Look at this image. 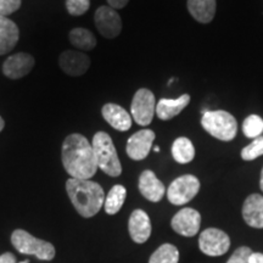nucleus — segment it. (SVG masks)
I'll list each match as a JSON object with an SVG mask.
<instances>
[{
    "label": "nucleus",
    "instance_id": "obj_1",
    "mask_svg": "<svg viewBox=\"0 0 263 263\" xmlns=\"http://www.w3.org/2000/svg\"><path fill=\"white\" fill-rule=\"evenodd\" d=\"M62 164L71 178L90 179L94 177L98 163L91 143L82 134H70L62 144Z\"/></svg>",
    "mask_w": 263,
    "mask_h": 263
},
{
    "label": "nucleus",
    "instance_id": "obj_2",
    "mask_svg": "<svg viewBox=\"0 0 263 263\" xmlns=\"http://www.w3.org/2000/svg\"><path fill=\"white\" fill-rule=\"evenodd\" d=\"M66 192L74 209L84 218L95 216L104 206V189L90 179L70 178L66 182Z\"/></svg>",
    "mask_w": 263,
    "mask_h": 263
},
{
    "label": "nucleus",
    "instance_id": "obj_3",
    "mask_svg": "<svg viewBox=\"0 0 263 263\" xmlns=\"http://www.w3.org/2000/svg\"><path fill=\"white\" fill-rule=\"evenodd\" d=\"M98 168L110 177H118L122 173L120 159L111 137L105 132H98L91 141Z\"/></svg>",
    "mask_w": 263,
    "mask_h": 263
},
{
    "label": "nucleus",
    "instance_id": "obj_4",
    "mask_svg": "<svg viewBox=\"0 0 263 263\" xmlns=\"http://www.w3.org/2000/svg\"><path fill=\"white\" fill-rule=\"evenodd\" d=\"M201 124L207 133L222 141L233 140L238 132L235 117L223 110L206 111L202 115Z\"/></svg>",
    "mask_w": 263,
    "mask_h": 263
},
{
    "label": "nucleus",
    "instance_id": "obj_5",
    "mask_svg": "<svg viewBox=\"0 0 263 263\" xmlns=\"http://www.w3.org/2000/svg\"><path fill=\"white\" fill-rule=\"evenodd\" d=\"M11 242L18 252L33 255L42 261H51L55 257V248L50 242L34 238L26 230L16 229L11 235Z\"/></svg>",
    "mask_w": 263,
    "mask_h": 263
},
{
    "label": "nucleus",
    "instance_id": "obj_6",
    "mask_svg": "<svg viewBox=\"0 0 263 263\" xmlns=\"http://www.w3.org/2000/svg\"><path fill=\"white\" fill-rule=\"evenodd\" d=\"M199 190V179L193 174H184L171 183L167 190V199L172 205H185L197 195Z\"/></svg>",
    "mask_w": 263,
    "mask_h": 263
},
{
    "label": "nucleus",
    "instance_id": "obj_7",
    "mask_svg": "<svg viewBox=\"0 0 263 263\" xmlns=\"http://www.w3.org/2000/svg\"><path fill=\"white\" fill-rule=\"evenodd\" d=\"M156 110L155 95L153 91L141 88L134 94L130 105V114L133 120L140 126H149Z\"/></svg>",
    "mask_w": 263,
    "mask_h": 263
},
{
    "label": "nucleus",
    "instance_id": "obj_8",
    "mask_svg": "<svg viewBox=\"0 0 263 263\" xmlns=\"http://www.w3.org/2000/svg\"><path fill=\"white\" fill-rule=\"evenodd\" d=\"M199 246L202 254L207 256H222L230 248V239L221 229L209 228L200 234Z\"/></svg>",
    "mask_w": 263,
    "mask_h": 263
},
{
    "label": "nucleus",
    "instance_id": "obj_9",
    "mask_svg": "<svg viewBox=\"0 0 263 263\" xmlns=\"http://www.w3.org/2000/svg\"><path fill=\"white\" fill-rule=\"evenodd\" d=\"M94 21L100 34L107 39L118 37L122 31V20L116 10L110 6H100L95 11Z\"/></svg>",
    "mask_w": 263,
    "mask_h": 263
},
{
    "label": "nucleus",
    "instance_id": "obj_10",
    "mask_svg": "<svg viewBox=\"0 0 263 263\" xmlns=\"http://www.w3.org/2000/svg\"><path fill=\"white\" fill-rule=\"evenodd\" d=\"M173 230L183 236H194L197 234L201 226V215L196 210L185 207L177 212L171 222Z\"/></svg>",
    "mask_w": 263,
    "mask_h": 263
},
{
    "label": "nucleus",
    "instance_id": "obj_11",
    "mask_svg": "<svg viewBox=\"0 0 263 263\" xmlns=\"http://www.w3.org/2000/svg\"><path fill=\"white\" fill-rule=\"evenodd\" d=\"M155 137V133L151 129H143L137 132L127 141V155L134 161H141L146 159L151 147H153Z\"/></svg>",
    "mask_w": 263,
    "mask_h": 263
},
{
    "label": "nucleus",
    "instance_id": "obj_12",
    "mask_svg": "<svg viewBox=\"0 0 263 263\" xmlns=\"http://www.w3.org/2000/svg\"><path fill=\"white\" fill-rule=\"evenodd\" d=\"M59 65L61 70L66 74L72 76V77H78V76L84 74L90 67V59L88 55L81 51L67 50L64 51L59 58Z\"/></svg>",
    "mask_w": 263,
    "mask_h": 263
},
{
    "label": "nucleus",
    "instance_id": "obj_13",
    "mask_svg": "<svg viewBox=\"0 0 263 263\" xmlns=\"http://www.w3.org/2000/svg\"><path fill=\"white\" fill-rule=\"evenodd\" d=\"M34 66V59L26 52H17L6 59L3 65V73L11 80H20L27 76Z\"/></svg>",
    "mask_w": 263,
    "mask_h": 263
},
{
    "label": "nucleus",
    "instance_id": "obj_14",
    "mask_svg": "<svg viewBox=\"0 0 263 263\" xmlns=\"http://www.w3.org/2000/svg\"><path fill=\"white\" fill-rule=\"evenodd\" d=\"M139 186L140 194L145 197L146 200H149L151 202H159L162 200L166 193L163 183L157 178L156 174L153 171H144L139 177Z\"/></svg>",
    "mask_w": 263,
    "mask_h": 263
},
{
    "label": "nucleus",
    "instance_id": "obj_15",
    "mask_svg": "<svg viewBox=\"0 0 263 263\" xmlns=\"http://www.w3.org/2000/svg\"><path fill=\"white\" fill-rule=\"evenodd\" d=\"M130 238L137 244L145 242L151 235V222L149 216L143 210H136L132 212L128 222Z\"/></svg>",
    "mask_w": 263,
    "mask_h": 263
},
{
    "label": "nucleus",
    "instance_id": "obj_16",
    "mask_svg": "<svg viewBox=\"0 0 263 263\" xmlns=\"http://www.w3.org/2000/svg\"><path fill=\"white\" fill-rule=\"evenodd\" d=\"M242 218L252 228H263V196L252 194L242 206Z\"/></svg>",
    "mask_w": 263,
    "mask_h": 263
},
{
    "label": "nucleus",
    "instance_id": "obj_17",
    "mask_svg": "<svg viewBox=\"0 0 263 263\" xmlns=\"http://www.w3.org/2000/svg\"><path fill=\"white\" fill-rule=\"evenodd\" d=\"M104 120L116 130L127 132L132 127V116L117 104H106L101 110Z\"/></svg>",
    "mask_w": 263,
    "mask_h": 263
},
{
    "label": "nucleus",
    "instance_id": "obj_18",
    "mask_svg": "<svg viewBox=\"0 0 263 263\" xmlns=\"http://www.w3.org/2000/svg\"><path fill=\"white\" fill-rule=\"evenodd\" d=\"M20 38V31L11 20L0 16V55L8 54L15 48Z\"/></svg>",
    "mask_w": 263,
    "mask_h": 263
},
{
    "label": "nucleus",
    "instance_id": "obj_19",
    "mask_svg": "<svg viewBox=\"0 0 263 263\" xmlns=\"http://www.w3.org/2000/svg\"><path fill=\"white\" fill-rule=\"evenodd\" d=\"M190 97L183 94L178 99H161L156 105V115L160 120L168 121L171 118L178 116L182 111L188 106Z\"/></svg>",
    "mask_w": 263,
    "mask_h": 263
},
{
    "label": "nucleus",
    "instance_id": "obj_20",
    "mask_svg": "<svg viewBox=\"0 0 263 263\" xmlns=\"http://www.w3.org/2000/svg\"><path fill=\"white\" fill-rule=\"evenodd\" d=\"M190 15L201 24L211 22L216 14V0H188Z\"/></svg>",
    "mask_w": 263,
    "mask_h": 263
},
{
    "label": "nucleus",
    "instance_id": "obj_21",
    "mask_svg": "<svg viewBox=\"0 0 263 263\" xmlns=\"http://www.w3.org/2000/svg\"><path fill=\"white\" fill-rule=\"evenodd\" d=\"M172 156L178 163H189L195 157V147L190 139L185 137H179L174 140L172 145Z\"/></svg>",
    "mask_w": 263,
    "mask_h": 263
},
{
    "label": "nucleus",
    "instance_id": "obj_22",
    "mask_svg": "<svg viewBox=\"0 0 263 263\" xmlns=\"http://www.w3.org/2000/svg\"><path fill=\"white\" fill-rule=\"evenodd\" d=\"M126 196L127 190L123 185L117 184V185L112 186L110 192H108L107 196L105 197V212H106L107 215H116L117 212H120L124 201H126Z\"/></svg>",
    "mask_w": 263,
    "mask_h": 263
},
{
    "label": "nucleus",
    "instance_id": "obj_23",
    "mask_svg": "<svg viewBox=\"0 0 263 263\" xmlns=\"http://www.w3.org/2000/svg\"><path fill=\"white\" fill-rule=\"evenodd\" d=\"M71 44L83 51H89L97 47V38L90 31L85 28H73L68 34Z\"/></svg>",
    "mask_w": 263,
    "mask_h": 263
},
{
    "label": "nucleus",
    "instance_id": "obj_24",
    "mask_svg": "<svg viewBox=\"0 0 263 263\" xmlns=\"http://www.w3.org/2000/svg\"><path fill=\"white\" fill-rule=\"evenodd\" d=\"M179 251L172 244H163L151 255L149 263H178Z\"/></svg>",
    "mask_w": 263,
    "mask_h": 263
},
{
    "label": "nucleus",
    "instance_id": "obj_25",
    "mask_svg": "<svg viewBox=\"0 0 263 263\" xmlns=\"http://www.w3.org/2000/svg\"><path fill=\"white\" fill-rule=\"evenodd\" d=\"M242 130L248 138L256 139L263 133V118L258 115H250L242 123Z\"/></svg>",
    "mask_w": 263,
    "mask_h": 263
},
{
    "label": "nucleus",
    "instance_id": "obj_26",
    "mask_svg": "<svg viewBox=\"0 0 263 263\" xmlns=\"http://www.w3.org/2000/svg\"><path fill=\"white\" fill-rule=\"evenodd\" d=\"M263 155V136L256 138L251 144L241 150V159L245 161H252Z\"/></svg>",
    "mask_w": 263,
    "mask_h": 263
},
{
    "label": "nucleus",
    "instance_id": "obj_27",
    "mask_svg": "<svg viewBox=\"0 0 263 263\" xmlns=\"http://www.w3.org/2000/svg\"><path fill=\"white\" fill-rule=\"evenodd\" d=\"M90 0H66V8L72 16H81L89 10Z\"/></svg>",
    "mask_w": 263,
    "mask_h": 263
},
{
    "label": "nucleus",
    "instance_id": "obj_28",
    "mask_svg": "<svg viewBox=\"0 0 263 263\" xmlns=\"http://www.w3.org/2000/svg\"><path fill=\"white\" fill-rule=\"evenodd\" d=\"M252 255V250L248 246H241L236 249L234 254L230 256L227 263H250V256Z\"/></svg>",
    "mask_w": 263,
    "mask_h": 263
},
{
    "label": "nucleus",
    "instance_id": "obj_29",
    "mask_svg": "<svg viewBox=\"0 0 263 263\" xmlns=\"http://www.w3.org/2000/svg\"><path fill=\"white\" fill-rule=\"evenodd\" d=\"M21 6V0H0V16H8L17 11Z\"/></svg>",
    "mask_w": 263,
    "mask_h": 263
},
{
    "label": "nucleus",
    "instance_id": "obj_30",
    "mask_svg": "<svg viewBox=\"0 0 263 263\" xmlns=\"http://www.w3.org/2000/svg\"><path fill=\"white\" fill-rule=\"evenodd\" d=\"M128 2H129V0H107V4L110 8L117 10L123 9L124 6L128 4Z\"/></svg>",
    "mask_w": 263,
    "mask_h": 263
},
{
    "label": "nucleus",
    "instance_id": "obj_31",
    "mask_svg": "<svg viewBox=\"0 0 263 263\" xmlns=\"http://www.w3.org/2000/svg\"><path fill=\"white\" fill-rule=\"evenodd\" d=\"M0 263H16V257L10 252H5L0 256Z\"/></svg>",
    "mask_w": 263,
    "mask_h": 263
},
{
    "label": "nucleus",
    "instance_id": "obj_32",
    "mask_svg": "<svg viewBox=\"0 0 263 263\" xmlns=\"http://www.w3.org/2000/svg\"><path fill=\"white\" fill-rule=\"evenodd\" d=\"M250 263H263V254L252 252V255L250 256Z\"/></svg>",
    "mask_w": 263,
    "mask_h": 263
},
{
    "label": "nucleus",
    "instance_id": "obj_33",
    "mask_svg": "<svg viewBox=\"0 0 263 263\" xmlns=\"http://www.w3.org/2000/svg\"><path fill=\"white\" fill-rule=\"evenodd\" d=\"M4 127H5V122H4V120H3V118L0 117V132H2L3 129H4Z\"/></svg>",
    "mask_w": 263,
    "mask_h": 263
},
{
    "label": "nucleus",
    "instance_id": "obj_34",
    "mask_svg": "<svg viewBox=\"0 0 263 263\" xmlns=\"http://www.w3.org/2000/svg\"><path fill=\"white\" fill-rule=\"evenodd\" d=\"M259 186H261V190L263 192V168L261 172V180H259Z\"/></svg>",
    "mask_w": 263,
    "mask_h": 263
},
{
    "label": "nucleus",
    "instance_id": "obj_35",
    "mask_svg": "<svg viewBox=\"0 0 263 263\" xmlns=\"http://www.w3.org/2000/svg\"><path fill=\"white\" fill-rule=\"evenodd\" d=\"M154 150H155L156 153H159V151H160V147H159V146H155V147H154Z\"/></svg>",
    "mask_w": 263,
    "mask_h": 263
},
{
    "label": "nucleus",
    "instance_id": "obj_36",
    "mask_svg": "<svg viewBox=\"0 0 263 263\" xmlns=\"http://www.w3.org/2000/svg\"><path fill=\"white\" fill-rule=\"evenodd\" d=\"M20 263H28V261H22V262H20Z\"/></svg>",
    "mask_w": 263,
    "mask_h": 263
}]
</instances>
